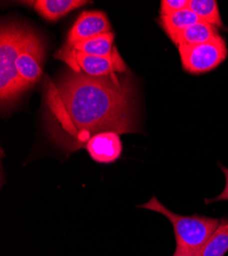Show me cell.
Here are the masks:
<instances>
[{
  "label": "cell",
  "instance_id": "cell-13",
  "mask_svg": "<svg viewBox=\"0 0 228 256\" xmlns=\"http://www.w3.org/2000/svg\"><path fill=\"white\" fill-rule=\"evenodd\" d=\"M228 252V220H221L219 226L196 256H224Z\"/></svg>",
  "mask_w": 228,
  "mask_h": 256
},
{
  "label": "cell",
  "instance_id": "cell-12",
  "mask_svg": "<svg viewBox=\"0 0 228 256\" xmlns=\"http://www.w3.org/2000/svg\"><path fill=\"white\" fill-rule=\"evenodd\" d=\"M200 20L199 16L188 8L169 16H161L159 23L165 33L171 38L172 36L197 24Z\"/></svg>",
  "mask_w": 228,
  "mask_h": 256
},
{
  "label": "cell",
  "instance_id": "cell-16",
  "mask_svg": "<svg viewBox=\"0 0 228 256\" xmlns=\"http://www.w3.org/2000/svg\"><path fill=\"white\" fill-rule=\"evenodd\" d=\"M219 166L222 170V172L224 174V176H225V180H226L225 188H224V190H222V193L219 196H217L213 199H206L205 204H211V203L219 202V201H228V168L225 167L224 165H222L221 163H219Z\"/></svg>",
  "mask_w": 228,
  "mask_h": 256
},
{
  "label": "cell",
  "instance_id": "cell-3",
  "mask_svg": "<svg viewBox=\"0 0 228 256\" xmlns=\"http://www.w3.org/2000/svg\"><path fill=\"white\" fill-rule=\"evenodd\" d=\"M27 29L14 23L1 27L0 37V100L2 106L14 100L25 92L19 79L16 60Z\"/></svg>",
  "mask_w": 228,
  "mask_h": 256
},
{
  "label": "cell",
  "instance_id": "cell-4",
  "mask_svg": "<svg viewBox=\"0 0 228 256\" xmlns=\"http://www.w3.org/2000/svg\"><path fill=\"white\" fill-rule=\"evenodd\" d=\"M54 56L65 62L72 71L82 72L91 77H106L116 73L127 72L126 64L118 50L111 56H96L73 50L65 46Z\"/></svg>",
  "mask_w": 228,
  "mask_h": 256
},
{
  "label": "cell",
  "instance_id": "cell-8",
  "mask_svg": "<svg viewBox=\"0 0 228 256\" xmlns=\"http://www.w3.org/2000/svg\"><path fill=\"white\" fill-rule=\"evenodd\" d=\"M85 148L93 161L110 164L121 157L123 144L120 134L113 132H105L93 136L88 140Z\"/></svg>",
  "mask_w": 228,
  "mask_h": 256
},
{
  "label": "cell",
  "instance_id": "cell-9",
  "mask_svg": "<svg viewBox=\"0 0 228 256\" xmlns=\"http://www.w3.org/2000/svg\"><path fill=\"white\" fill-rule=\"evenodd\" d=\"M221 35L216 27L200 20L197 24L172 36L170 39L178 48L181 46H197L212 41Z\"/></svg>",
  "mask_w": 228,
  "mask_h": 256
},
{
  "label": "cell",
  "instance_id": "cell-5",
  "mask_svg": "<svg viewBox=\"0 0 228 256\" xmlns=\"http://www.w3.org/2000/svg\"><path fill=\"white\" fill-rule=\"evenodd\" d=\"M177 48L183 69L195 75L216 69L226 60L228 54L226 42L221 36L206 44L181 46Z\"/></svg>",
  "mask_w": 228,
  "mask_h": 256
},
{
  "label": "cell",
  "instance_id": "cell-14",
  "mask_svg": "<svg viewBox=\"0 0 228 256\" xmlns=\"http://www.w3.org/2000/svg\"><path fill=\"white\" fill-rule=\"evenodd\" d=\"M189 8L203 22L208 23L217 29H224L216 0H189Z\"/></svg>",
  "mask_w": 228,
  "mask_h": 256
},
{
  "label": "cell",
  "instance_id": "cell-1",
  "mask_svg": "<svg viewBox=\"0 0 228 256\" xmlns=\"http://www.w3.org/2000/svg\"><path fill=\"white\" fill-rule=\"evenodd\" d=\"M47 132L63 152L85 148L95 134L138 132L131 76L91 77L72 70L44 85Z\"/></svg>",
  "mask_w": 228,
  "mask_h": 256
},
{
  "label": "cell",
  "instance_id": "cell-2",
  "mask_svg": "<svg viewBox=\"0 0 228 256\" xmlns=\"http://www.w3.org/2000/svg\"><path fill=\"white\" fill-rule=\"evenodd\" d=\"M137 207L158 212L166 218H168L174 228L176 248L194 255H196L205 243L209 240L221 222V220L219 218L208 216H185L176 214L163 205L156 196H154L148 203L140 204Z\"/></svg>",
  "mask_w": 228,
  "mask_h": 256
},
{
  "label": "cell",
  "instance_id": "cell-10",
  "mask_svg": "<svg viewBox=\"0 0 228 256\" xmlns=\"http://www.w3.org/2000/svg\"><path fill=\"white\" fill-rule=\"evenodd\" d=\"M33 8L43 18L55 22L60 18L87 4L84 0H36L30 2Z\"/></svg>",
  "mask_w": 228,
  "mask_h": 256
},
{
  "label": "cell",
  "instance_id": "cell-7",
  "mask_svg": "<svg viewBox=\"0 0 228 256\" xmlns=\"http://www.w3.org/2000/svg\"><path fill=\"white\" fill-rule=\"evenodd\" d=\"M112 32L108 16L101 12H82L68 33L67 46H74L79 42Z\"/></svg>",
  "mask_w": 228,
  "mask_h": 256
},
{
  "label": "cell",
  "instance_id": "cell-17",
  "mask_svg": "<svg viewBox=\"0 0 228 256\" xmlns=\"http://www.w3.org/2000/svg\"><path fill=\"white\" fill-rule=\"evenodd\" d=\"M172 256H196V255H194L192 253H189V252H185V251H183L179 248H176V250H175V252Z\"/></svg>",
  "mask_w": 228,
  "mask_h": 256
},
{
  "label": "cell",
  "instance_id": "cell-11",
  "mask_svg": "<svg viewBox=\"0 0 228 256\" xmlns=\"http://www.w3.org/2000/svg\"><path fill=\"white\" fill-rule=\"evenodd\" d=\"M114 33L109 32L88 40L79 42L74 46H67L73 50L96 56H111L117 50L114 46Z\"/></svg>",
  "mask_w": 228,
  "mask_h": 256
},
{
  "label": "cell",
  "instance_id": "cell-6",
  "mask_svg": "<svg viewBox=\"0 0 228 256\" xmlns=\"http://www.w3.org/2000/svg\"><path fill=\"white\" fill-rule=\"evenodd\" d=\"M44 60V48L40 37L27 29L22 48H20L16 69L25 90L40 79L42 75V64Z\"/></svg>",
  "mask_w": 228,
  "mask_h": 256
},
{
  "label": "cell",
  "instance_id": "cell-15",
  "mask_svg": "<svg viewBox=\"0 0 228 256\" xmlns=\"http://www.w3.org/2000/svg\"><path fill=\"white\" fill-rule=\"evenodd\" d=\"M189 8V0H163L161 2V16H169L173 12Z\"/></svg>",
  "mask_w": 228,
  "mask_h": 256
}]
</instances>
